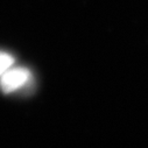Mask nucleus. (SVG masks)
Instances as JSON below:
<instances>
[{"mask_svg":"<svg viewBox=\"0 0 148 148\" xmlns=\"http://www.w3.org/2000/svg\"><path fill=\"white\" fill-rule=\"evenodd\" d=\"M30 81V71L26 68H11L0 77V89L4 93H12L26 86Z\"/></svg>","mask_w":148,"mask_h":148,"instance_id":"1","label":"nucleus"},{"mask_svg":"<svg viewBox=\"0 0 148 148\" xmlns=\"http://www.w3.org/2000/svg\"><path fill=\"white\" fill-rule=\"evenodd\" d=\"M14 64V57L11 56L7 53L0 51V77H1L4 73L11 69Z\"/></svg>","mask_w":148,"mask_h":148,"instance_id":"2","label":"nucleus"}]
</instances>
